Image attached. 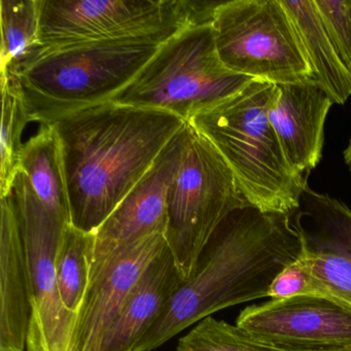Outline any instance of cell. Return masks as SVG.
<instances>
[{
	"label": "cell",
	"instance_id": "obj_14",
	"mask_svg": "<svg viewBox=\"0 0 351 351\" xmlns=\"http://www.w3.org/2000/svg\"><path fill=\"white\" fill-rule=\"evenodd\" d=\"M276 86L269 121L289 166L307 178L322 159L324 124L334 102L315 82Z\"/></svg>",
	"mask_w": 351,
	"mask_h": 351
},
{
	"label": "cell",
	"instance_id": "obj_20",
	"mask_svg": "<svg viewBox=\"0 0 351 351\" xmlns=\"http://www.w3.org/2000/svg\"><path fill=\"white\" fill-rule=\"evenodd\" d=\"M94 233L66 226L57 248L55 268L59 295L64 307L77 314L90 282Z\"/></svg>",
	"mask_w": 351,
	"mask_h": 351
},
{
	"label": "cell",
	"instance_id": "obj_1",
	"mask_svg": "<svg viewBox=\"0 0 351 351\" xmlns=\"http://www.w3.org/2000/svg\"><path fill=\"white\" fill-rule=\"evenodd\" d=\"M186 123L151 108L112 101L55 121L71 223L95 233Z\"/></svg>",
	"mask_w": 351,
	"mask_h": 351
},
{
	"label": "cell",
	"instance_id": "obj_21",
	"mask_svg": "<svg viewBox=\"0 0 351 351\" xmlns=\"http://www.w3.org/2000/svg\"><path fill=\"white\" fill-rule=\"evenodd\" d=\"M3 112L0 130V197L11 192L16 174L19 171V155L24 143L22 134L30 123L24 104L21 87L13 73H0Z\"/></svg>",
	"mask_w": 351,
	"mask_h": 351
},
{
	"label": "cell",
	"instance_id": "obj_6",
	"mask_svg": "<svg viewBox=\"0 0 351 351\" xmlns=\"http://www.w3.org/2000/svg\"><path fill=\"white\" fill-rule=\"evenodd\" d=\"M221 1L38 0L42 51L106 40L166 43L182 30L211 25Z\"/></svg>",
	"mask_w": 351,
	"mask_h": 351
},
{
	"label": "cell",
	"instance_id": "obj_3",
	"mask_svg": "<svg viewBox=\"0 0 351 351\" xmlns=\"http://www.w3.org/2000/svg\"><path fill=\"white\" fill-rule=\"evenodd\" d=\"M277 92L275 84L254 80L190 124L227 162L248 204L291 215L299 208L307 178L289 166L269 121Z\"/></svg>",
	"mask_w": 351,
	"mask_h": 351
},
{
	"label": "cell",
	"instance_id": "obj_18",
	"mask_svg": "<svg viewBox=\"0 0 351 351\" xmlns=\"http://www.w3.org/2000/svg\"><path fill=\"white\" fill-rule=\"evenodd\" d=\"M19 169L25 172L47 209L61 223L71 225L60 145L52 127L44 126L24 143L19 155Z\"/></svg>",
	"mask_w": 351,
	"mask_h": 351
},
{
	"label": "cell",
	"instance_id": "obj_16",
	"mask_svg": "<svg viewBox=\"0 0 351 351\" xmlns=\"http://www.w3.org/2000/svg\"><path fill=\"white\" fill-rule=\"evenodd\" d=\"M186 279L166 244L129 293L99 351H133Z\"/></svg>",
	"mask_w": 351,
	"mask_h": 351
},
{
	"label": "cell",
	"instance_id": "obj_2",
	"mask_svg": "<svg viewBox=\"0 0 351 351\" xmlns=\"http://www.w3.org/2000/svg\"><path fill=\"white\" fill-rule=\"evenodd\" d=\"M303 254L291 215L252 205L232 211L209 238L192 274L133 351H152L219 310L269 297L274 279Z\"/></svg>",
	"mask_w": 351,
	"mask_h": 351
},
{
	"label": "cell",
	"instance_id": "obj_9",
	"mask_svg": "<svg viewBox=\"0 0 351 351\" xmlns=\"http://www.w3.org/2000/svg\"><path fill=\"white\" fill-rule=\"evenodd\" d=\"M10 195L27 258L32 316L26 351H69L77 314L69 312L61 301L55 268L57 248L66 225L47 209L21 169Z\"/></svg>",
	"mask_w": 351,
	"mask_h": 351
},
{
	"label": "cell",
	"instance_id": "obj_5",
	"mask_svg": "<svg viewBox=\"0 0 351 351\" xmlns=\"http://www.w3.org/2000/svg\"><path fill=\"white\" fill-rule=\"evenodd\" d=\"M254 80L226 69L211 25L182 30L110 101L164 110L190 123L243 89Z\"/></svg>",
	"mask_w": 351,
	"mask_h": 351
},
{
	"label": "cell",
	"instance_id": "obj_24",
	"mask_svg": "<svg viewBox=\"0 0 351 351\" xmlns=\"http://www.w3.org/2000/svg\"><path fill=\"white\" fill-rule=\"evenodd\" d=\"M304 295H322L309 264L301 256L274 279L269 291V298L277 300Z\"/></svg>",
	"mask_w": 351,
	"mask_h": 351
},
{
	"label": "cell",
	"instance_id": "obj_13",
	"mask_svg": "<svg viewBox=\"0 0 351 351\" xmlns=\"http://www.w3.org/2000/svg\"><path fill=\"white\" fill-rule=\"evenodd\" d=\"M166 244L164 234L147 236L117 252L90 278L69 351H99L129 293Z\"/></svg>",
	"mask_w": 351,
	"mask_h": 351
},
{
	"label": "cell",
	"instance_id": "obj_25",
	"mask_svg": "<svg viewBox=\"0 0 351 351\" xmlns=\"http://www.w3.org/2000/svg\"><path fill=\"white\" fill-rule=\"evenodd\" d=\"M343 156H344L345 163L348 166L349 170H350L351 172V141L350 143H349L348 147L345 149Z\"/></svg>",
	"mask_w": 351,
	"mask_h": 351
},
{
	"label": "cell",
	"instance_id": "obj_22",
	"mask_svg": "<svg viewBox=\"0 0 351 351\" xmlns=\"http://www.w3.org/2000/svg\"><path fill=\"white\" fill-rule=\"evenodd\" d=\"M176 351L289 350L258 340L236 324L208 316L180 339Z\"/></svg>",
	"mask_w": 351,
	"mask_h": 351
},
{
	"label": "cell",
	"instance_id": "obj_19",
	"mask_svg": "<svg viewBox=\"0 0 351 351\" xmlns=\"http://www.w3.org/2000/svg\"><path fill=\"white\" fill-rule=\"evenodd\" d=\"M0 73L17 75L42 51L38 0H0Z\"/></svg>",
	"mask_w": 351,
	"mask_h": 351
},
{
	"label": "cell",
	"instance_id": "obj_8",
	"mask_svg": "<svg viewBox=\"0 0 351 351\" xmlns=\"http://www.w3.org/2000/svg\"><path fill=\"white\" fill-rule=\"evenodd\" d=\"M211 27L219 59L232 73L275 85L314 82L281 0L221 1Z\"/></svg>",
	"mask_w": 351,
	"mask_h": 351
},
{
	"label": "cell",
	"instance_id": "obj_4",
	"mask_svg": "<svg viewBox=\"0 0 351 351\" xmlns=\"http://www.w3.org/2000/svg\"><path fill=\"white\" fill-rule=\"evenodd\" d=\"M159 40H106L49 49L19 73L30 122L44 126L110 101L155 56Z\"/></svg>",
	"mask_w": 351,
	"mask_h": 351
},
{
	"label": "cell",
	"instance_id": "obj_11",
	"mask_svg": "<svg viewBox=\"0 0 351 351\" xmlns=\"http://www.w3.org/2000/svg\"><path fill=\"white\" fill-rule=\"evenodd\" d=\"M188 138V123L160 154L149 171L94 233L93 277L119 250L167 229V194L178 174Z\"/></svg>",
	"mask_w": 351,
	"mask_h": 351
},
{
	"label": "cell",
	"instance_id": "obj_17",
	"mask_svg": "<svg viewBox=\"0 0 351 351\" xmlns=\"http://www.w3.org/2000/svg\"><path fill=\"white\" fill-rule=\"evenodd\" d=\"M281 3L297 30L314 82L334 104H344L351 96V73L326 34L314 0H281Z\"/></svg>",
	"mask_w": 351,
	"mask_h": 351
},
{
	"label": "cell",
	"instance_id": "obj_12",
	"mask_svg": "<svg viewBox=\"0 0 351 351\" xmlns=\"http://www.w3.org/2000/svg\"><path fill=\"white\" fill-rule=\"evenodd\" d=\"M291 221L322 295L351 306L350 209L307 184Z\"/></svg>",
	"mask_w": 351,
	"mask_h": 351
},
{
	"label": "cell",
	"instance_id": "obj_10",
	"mask_svg": "<svg viewBox=\"0 0 351 351\" xmlns=\"http://www.w3.org/2000/svg\"><path fill=\"white\" fill-rule=\"evenodd\" d=\"M236 326L285 350L351 349V306L328 295H297L248 306Z\"/></svg>",
	"mask_w": 351,
	"mask_h": 351
},
{
	"label": "cell",
	"instance_id": "obj_26",
	"mask_svg": "<svg viewBox=\"0 0 351 351\" xmlns=\"http://www.w3.org/2000/svg\"><path fill=\"white\" fill-rule=\"evenodd\" d=\"M340 351H351V349H347V350H340Z\"/></svg>",
	"mask_w": 351,
	"mask_h": 351
},
{
	"label": "cell",
	"instance_id": "obj_15",
	"mask_svg": "<svg viewBox=\"0 0 351 351\" xmlns=\"http://www.w3.org/2000/svg\"><path fill=\"white\" fill-rule=\"evenodd\" d=\"M0 199V351H26L32 302L25 245L11 195Z\"/></svg>",
	"mask_w": 351,
	"mask_h": 351
},
{
	"label": "cell",
	"instance_id": "obj_23",
	"mask_svg": "<svg viewBox=\"0 0 351 351\" xmlns=\"http://www.w3.org/2000/svg\"><path fill=\"white\" fill-rule=\"evenodd\" d=\"M339 57L351 73V0H314Z\"/></svg>",
	"mask_w": 351,
	"mask_h": 351
},
{
	"label": "cell",
	"instance_id": "obj_7",
	"mask_svg": "<svg viewBox=\"0 0 351 351\" xmlns=\"http://www.w3.org/2000/svg\"><path fill=\"white\" fill-rule=\"evenodd\" d=\"M246 204L227 162L188 123L182 163L168 190V223L164 235L186 280L219 223Z\"/></svg>",
	"mask_w": 351,
	"mask_h": 351
}]
</instances>
